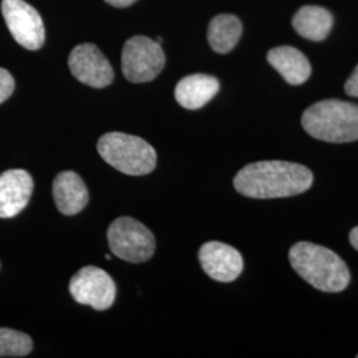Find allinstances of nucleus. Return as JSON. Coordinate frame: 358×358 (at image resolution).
Wrapping results in <instances>:
<instances>
[{
  "mask_svg": "<svg viewBox=\"0 0 358 358\" xmlns=\"http://www.w3.org/2000/svg\"><path fill=\"white\" fill-rule=\"evenodd\" d=\"M313 183L308 167L287 161H260L244 166L234 178L235 190L248 198H287L306 192Z\"/></svg>",
  "mask_w": 358,
  "mask_h": 358,
  "instance_id": "1",
  "label": "nucleus"
},
{
  "mask_svg": "<svg viewBox=\"0 0 358 358\" xmlns=\"http://www.w3.org/2000/svg\"><path fill=\"white\" fill-rule=\"evenodd\" d=\"M289 262L306 282L322 292H341L350 282L345 262L332 250L319 244H294L289 251Z\"/></svg>",
  "mask_w": 358,
  "mask_h": 358,
  "instance_id": "2",
  "label": "nucleus"
},
{
  "mask_svg": "<svg viewBox=\"0 0 358 358\" xmlns=\"http://www.w3.org/2000/svg\"><path fill=\"white\" fill-rule=\"evenodd\" d=\"M301 124L309 136L320 141H357L358 106L340 100H324L308 108Z\"/></svg>",
  "mask_w": 358,
  "mask_h": 358,
  "instance_id": "3",
  "label": "nucleus"
},
{
  "mask_svg": "<svg viewBox=\"0 0 358 358\" xmlns=\"http://www.w3.org/2000/svg\"><path fill=\"white\" fill-rule=\"evenodd\" d=\"M97 150L106 164L127 176H146L157 166L153 146L137 136L106 133L99 140Z\"/></svg>",
  "mask_w": 358,
  "mask_h": 358,
  "instance_id": "4",
  "label": "nucleus"
},
{
  "mask_svg": "<svg viewBox=\"0 0 358 358\" xmlns=\"http://www.w3.org/2000/svg\"><path fill=\"white\" fill-rule=\"evenodd\" d=\"M108 243L112 254L129 263H143L155 252L153 232L141 222L121 217L108 229Z\"/></svg>",
  "mask_w": 358,
  "mask_h": 358,
  "instance_id": "5",
  "label": "nucleus"
},
{
  "mask_svg": "<svg viewBox=\"0 0 358 358\" xmlns=\"http://www.w3.org/2000/svg\"><path fill=\"white\" fill-rule=\"evenodd\" d=\"M166 63L159 43L146 36L129 38L121 55L122 73L129 81L140 84L158 76Z\"/></svg>",
  "mask_w": 358,
  "mask_h": 358,
  "instance_id": "6",
  "label": "nucleus"
},
{
  "mask_svg": "<svg viewBox=\"0 0 358 358\" xmlns=\"http://www.w3.org/2000/svg\"><path fill=\"white\" fill-rule=\"evenodd\" d=\"M1 13L13 38L29 51L40 50L45 40L43 19L24 0H3Z\"/></svg>",
  "mask_w": 358,
  "mask_h": 358,
  "instance_id": "7",
  "label": "nucleus"
},
{
  "mask_svg": "<svg viewBox=\"0 0 358 358\" xmlns=\"http://www.w3.org/2000/svg\"><path fill=\"white\" fill-rule=\"evenodd\" d=\"M69 292L78 304L105 310L115 303V284L103 269L88 266L71 279Z\"/></svg>",
  "mask_w": 358,
  "mask_h": 358,
  "instance_id": "8",
  "label": "nucleus"
},
{
  "mask_svg": "<svg viewBox=\"0 0 358 358\" xmlns=\"http://www.w3.org/2000/svg\"><path fill=\"white\" fill-rule=\"evenodd\" d=\"M68 65L80 83L92 88H105L115 78V72L108 59L90 43L77 45L69 55Z\"/></svg>",
  "mask_w": 358,
  "mask_h": 358,
  "instance_id": "9",
  "label": "nucleus"
},
{
  "mask_svg": "<svg viewBox=\"0 0 358 358\" xmlns=\"http://www.w3.org/2000/svg\"><path fill=\"white\" fill-rule=\"evenodd\" d=\"M199 262L206 273L217 282H234L243 271V257L241 252L220 242L203 244L199 250Z\"/></svg>",
  "mask_w": 358,
  "mask_h": 358,
  "instance_id": "10",
  "label": "nucleus"
},
{
  "mask_svg": "<svg viewBox=\"0 0 358 358\" xmlns=\"http://www.w3.org/2000/svg\"><path fill=\"white\" fill-rule=\"evenodd\" d=\"M34 179L26 170L13 169L0 174V217H16L29 202Z\"/></svg>",
  "mask_w": 358,
  "mask_h": 358,
  "instance_id": "11",
  "label": "nucleus"
},
{
  "mask_svg": "<svg viewBox=\"0 0 358 358\" xmlns=\"http://www.w3.org/2000/svg\"><path fill=\"white\" fill-rule=\"evenodd\" d=\"M52 192L57 210L64 215H76L85 208L90 201L88 189L75 171L57 174L53 180Z\"/></svg>",
  "mask_w": 358,
  "mask_h": 358,
  "instance_id": "12",
  "label": "nucleus"
},
{
  "mask_svg": "<svg viewBox=\"0 0 358 358\" xmlns=\"http://www.w3.org/2000/svg\"><path fill=\"white\" fill-rule=\"evenodd\" d=\"M219 92V81L210 75H190L183 77L174 90L176 100L185 109H201L211 101Z\"/></svg>",
  "mask_w": 358,
  "mask_h": 358,
  "instance_id": "13",
  "label": "nucleus"
},
{
  "mask_svg": "<svg viewBox=\"0 0 358 358\" xmlns=\"http://www.w3.org/2000/svg\"><path fill=\"white\" fill-rule=\"evenodd\" d=\"M269 64L291 85H301L310 76V64L307 57L294 47H278L268 52Z\"/></svg>",
  "mask_w": 358,
  "mask_h": 358,
  "instance_id": "14",
  "label": "nucleus"
},
{
  "mask_svg": "<svg viewBox=\"0 0 358 358\" xmlns=\"http://www.w3.org/2000/svg\"><path fill=\"white\" fill-rule=\"evenodd\" d=\"M292 24L300 36L312 41H321L329 35L333 17L331 13L322 7L306 6L296 13Z\"/></svg>",
  "mask_w": 358,
  "mask_h": 358,
  "instance_id": "15",
  "label": "nucleus"
},
{
  "mask_svg": "<svg viewBox=\"0 0 358 358\" xmlns=\"http://www.w3.org/2000/svg\"><path fill=\"white\" fill-rule=\"evenodd\" d=\"M242 31L243 27L236 16L230 13H222L211 20L207 38L211 48L223 55L235 48L242 36Z\"/></svg>",
  "mask_w": 358,
  "mask_h": 358,
  "instance_id": "16",
  "label": "nucleus"
},
{
  "mask_svg": "<svg viewBox=\"0 0 358 358\" xmlns=\"http://www.w3.org/2000/svg\"><path fill=\"white\" fill-rule=\"evenodd\" d=\"M32 348V338L26 333L0 328V357H24Z\"/></svg>",
  "mask_w": 358,
  "mask_h": 358,
  "instance_id": "17",
  "label": "nucleus"
},
{
  "mask_svg": "<svg viewBox=\"0 0 358 358\" xmlns=\"http://www.w3.org/2000/svg\"><path fill=\"white\" fill-rule=\"evenodd\" d=\"M13 90H15V80L11 76V73L7 69L0 68V103L10 99Z\"/></svg>",
  "mask_w": 358,
  "mask_h": 358,
  "instance_id": "18",
  "label": "nucleus"
},
{
  "mask_svg": "<svg viewBox=\"0 0 358 358\" xmlns=\"http://www.w3.org/2000/svg\"><path fill=\"white\" fill-rule=\"evenodd\" d=\"M345 92L348 96L358 97V65L345 83Z\"/></svg>",
  "mask_w": 358,
  "mask_h": 358,
  "instance_id": "19",
  "label": "nucleus"
},
{
  "mask_svg": "<svg viewBox=\"0 0 358 358\" xmlns=\"http://www.w3.org/2000/svg\"><path fill=\"white\" fill-rule=\"evenodd\" d=\"M108 4H110V6H115V7H118V8H124V7H129L130 4H133V3H136L137 0H105Z\"/></svg>",
  "mask_w": 358,
  "mask_h": 358,
  "instance_id": "20",
  "label": "nucleus"
},
{
  "mask_svg": "<svg viewBox=\"0 0 358 358\" xmlns=\"http://www.w3.org/2000/svg\"><path fill=\"white\" fill-rule=\"evenodd\" d=\"M349 242H350V244L358 251V227H355L353 230L350 231Z\"/></svg>",
  "mask_w": 358,
  "mask_h": 358,
  "instance_id": "21",
  "label": "nucleus"
},
{
  "mask_svg": "<svg viewBox=\"0 0 358 358\" xmlns=\"http://www.w3.org/2000/svg\"><path fill=\"white\" fill-rule=\"evenodd\" d=\"M105 257H106V260H110V255L108 254V255H105Z\"/></svg>",
  "mask_w": 358,
  "mask_h": 358,
  "instance_id": "22",
  "label": "nucleus"
},
{
  "mask_svg": "<svg viewBox=\"0 0 358 358\" xmlns=\"http://www.w3.org/2000/svg\"><path fill=\"white\" fill-rule=\"evenodd\" d=\"M357 358H358V355H357Z\"/></svg>",
  "mask_w": 358,
  "mask_h": 358,
  "instance_id": "23",
  "label": "nucleus"
}]
</instances>
